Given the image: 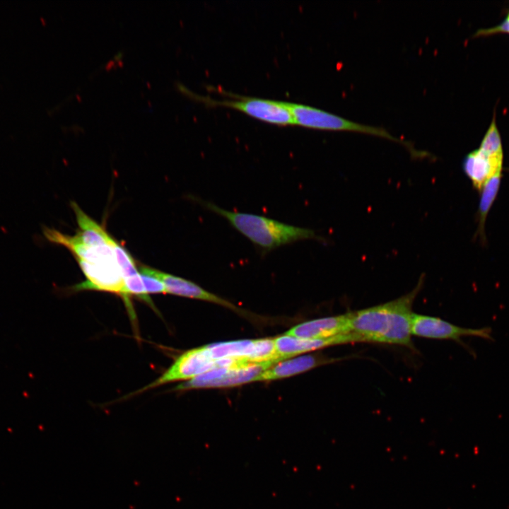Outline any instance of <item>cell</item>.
<instances>
[{
  "mask_svg": "<svg viewBox=\"0 0 509 509\" xmlns=\"http://www.w3.org/2000/svg\"><path fill=\"white\" fill-rule=\"evenodd\" d=\"M277 353L286 360L298 354L315 351L330 346L361 342L358 336L350 332L325 339H298L286 334L274 339Z\"/></svg>",
  "mask_w": 509,
  "mask_h": 509,
  "instance_id": "11",
  "label": "cell"
},
{
  "mask_svg": "<svg viewBox=\"0 0 509 509\" xmlns=\"http://www.w3.org/2000/svg\"><path fill=\"white\" fill-rule=\"evenodd\" d=\"M350 312L298 324L285 334L298 339H325L351 332Z\"/></svg>",
  "mask_w": 509,
  "mask_h": 509,
  "instance_id": "12",
  "label": "cell"
},
{
  "mask_svg": "<svg viewBox=\"0 0 509 509\" xmlns=\"http://www.w3.org/2000/svg\"><path fill=\"white\" fill-rule=\"evenodd\" d=\"M240 360H214L206 346L188 350L179 356L173 363L157 379L133 394L155 388L181 380H191L209 371L231 367Z\"/></svg>",
  "mask_w": 509,
  "mask_h": 509,
  "instance_id": "4",
  "label": "cell"
},
{
  "mask_svg": "<svg viewBox=\"0 0 509 509\" xmlns=\"http://www.w3.org/2000/svg\"><path fill=\"white\" fill-rule=\"evenodd\" d=\"M115 258L123 276H126L138 274L135 260L131 255L118 242L114 246Z\"/></svg>",
  "mask_w": 509,
  "mask_h": 509,
  "instance_id": "19",
  "label": "cell"
},
{
  "mask_svg": "<svg viewBox=\"0 0 509 509\" xmlns=\"http://www.w3.org/2000/svg\"><path fill=\"white\" fill-rule=\"evenodd\" d=\"M125 293L128 302L131 305L130 298L132 296L141 299L156 309L151 298L146 293L140 272L124 278Z\"/></svg>",
  "mask_w": 509,
  "mask_h": 509,
  "instance_id": "17",
  "label": "cell"
},
{
  "mask_svg": "<svg viewBox=\"0 0 509 509\" xmlns=\"http://www.w3.org/2000/svg\"><path fill=\"white\" fill-rule=\"evenodd\" d=\"M507 18H509V14H508V17H507Z\"/></svg>",
  "mask_w": 509,
  "mask_h": 509,
  "instance_id": "22",
  "label": "cell"
},
{
  "mask_svg": "<svg viewBox=\"0 0 509 509\" xmlns=\"http://www.w3.org/2000/svg\"><path fill=\"white\" fill-rule=\"evenodd\" d=\"M211 106H222L243 112L260 121L279 126L294 125L286 102L254 97L233 95L231 99H200Z\"/></svg>",
  "mask_w": 509,
  "mask_h": 509,
  "instance_id": "6",
  "label": "cell"
},
{
  "mask_svg": "<svg viewBox=\"0 0 509 509\" xmlns=\"http://www.w3.org/2000/svg\"><path fill=\"white\" fill-rule=\"evenodd\" d=\"M146 291L148 294H165L167 293L164 283L158 279L140 272Z\"/></svg>",
  "mask_w": 509,
  "mask_h": 509,
  "instance_id": "20",
  "label": "cell"
},
{
  "mask_svg": "<svg viewBox=\"0 0 509 509\" xmlns=\"http://www.w3.org/2000/svg\"><path fill=\"white\" fill-rule=\"evenodd\" d=\"M317 354L303 355L281 361L258 375L255 381H269L302 373L315 367L339 361Z\"/></svg>",
  "mask_w": 509,
  "mask_h": 509,
  "instance_id": "14",
  "label": "cell"
},
{
  "mask_svg": "<svg viewBox=\"0 0 509 509\" xmlns=\"http://www.w3.org/2000/svg\"><path fill=\"white\" fill-rule=\"evenodd\" d=\"M291 113L294 125L327 131H353L375 135L404 145L413 157H419L421 152L405 141L395 138L382 127L365 125L349 120L333 113L307 105L286 102Z\"/></svg>",
  "mask_w": 509,
  "mask_h": 509,
  "instance_id": "3",
  "label": "cell"
},
{
  "mask_svg": "<svg viewBox=\"0 0 509 509\" xmlns=\"http://www.w3.org/2000/svg\"><path fill=\"white\" fill-rule=\"evenodd\" d=\"M491 327L467 328L455 325L438 317L414 313L411 320V334L441 340H452L463 344L462 337H475L493 340Z\"/></svg>",
  "mask_w": 509,
  "mask_h": 509,
  "instance_id": "8",
  "label": "cell"
},
{
  "mask_svg": "<svg viewBox=\"0 0 509 509\" xmlns=\"http://www.w3.org/2000/svg\"><path fill=\"white\" fill-rule=\"evenodd\" d=\"M45 238L54 244L66 247L74 255L76 260L88 263H117L114 246L88 247L83 244L74 235L71 236L46 226L42 228Z\"/></svg>",
  "mask_w": 509,
  "mask_h": 509,
  "instance_id": "9",
  "label": "cell"
},
{
  "mask_svg": "<svg viewBox=\"0 0 509 509\" xmlns=\"http://www.w3.org/2000/svg\"><path fill=\"white\" fill-rule=\"evenodd\" d=\"M423 283L421 278L407 294L383 304L350 312L351 332L358 335L361 342L404 346L414 350L412 307Z\"/></svg>",
  "mask_w": 509,
  "mask_h": 509,
  "instance_id": "1",
  "label": "cell"
},
{
  "mask_svg": "<svg viewBox=\"0 0 509 509\" xmlns=\"http://www.w3.org/2000/svg\"><path fill=\"white\" fill-rule=\"evenodd\" d=\"M205 209L224 218L236 230L247 238L261 255L305 240H320L314 230L287 224L266 216L226 210L214 203L199 199Z\"/></svg>",
  "mask_w": 509,
  "mask_h": 509,
  "instance_id": "2",
  "label": "cell"
},
{
  "mask_svg": "<svg viewBox=\"0 0 509 509\" xmlns=\"http://www.w3.org/2000/svg\"><path fill=\"white\" fill-rule=\"evenodd\" d=\"M206 346L214 360H245L253 363L283 361L276 352L274 339L235 340Z\"/></svg>",
  "mask_w": 509,
  "mask_h": 509,
  "instance_id": "7",
  "label": "cell"
},
{
  "mask_svg": "<svg viewBox=\"0 0 509 509\" xmlns=\"http://www.w3.org/2000/svg\"><path fill=\"white\" fill-rule=\"evenodd\" d=\"M497 33H507L509 34V18H507L502 23L496 27L480 30L476 34L478 35H483Z\"/></svg>",
  "mask_w": 509,
  "mask_h": 509,
  "instance_id": "21",
  "label": "cell"
},
{
  "mask_svg": "<svg viewBox=\"0 0 509 509\" xmlns=\"http://www.w3.org/2000/svg\"><path fill=\"white\" fill-rule=\"evenodd\" d=\"M277 363L279 362L253 363L241 361L233 366L217 368L200 375L177 385L175 390L227 387L254 382L258 375Z\"/></svg>",
  "mask_w": 509,
  "mask_h": 509,
  "instance_id": "5",
  "label": "cell"
},
{
  "mask_svg": "<svg viewBox=\"0 0 509 509\" xmlns=\"http://www.w3.org/2000/svg\"><path fill=\"white\" fill-rule=\"evenodd\" d=\"M501 180V172L491 177L482 187L481 199L479 206V233H484L485 221L488 211L497 196Z\"/></svg>",
  "mask_w": 509,
  "mask_h": 509,
  "instance_id": "16",
  "label": "cell"
},
{
  "mask_svg": "<svg viewBox=\"0 0 509 509\" xmlns=\"http://www.w3.org/2000/svg\"><path fill=\"white\" fill-rule=\"evenodd\" d=\"M479 148L492 156H503L501 139L495 120L490 124Z\"/></svg>",
  "mask_w": 509,
  "mask_h": 509,
  "instance_id": "18",
  "label": "cell"
},
{
  "mask_svg": "<svg viewBox=\"0 0 509 509\" xmlns=\"http://www.w3.org/2000/svg\"><path fill=\"white\" fill-rule=\"evenodd\" d=\"M71 206L78 226L76 236L83 244L88 247H100L114 246L117 242L102 226L88 216L76 202L71 201Z\"/></svg>",
  "mask_w": 509,
  "mask_h": 509,
  "instance_id": "15",
  "label": "cell"
},
{
  "mask_svg": "<svg viewBox=\"0 0 509 509\" xmlns=\"http://www.w3.org/2000/svg\"><path fill=\"white\" fill-rule=\"evenodd\" d=\"M139 272L151 275L160 280L165 285L167 293L187 297L213 303L231 309H237L229 301L209 292L195 283L170 274L163 272L154 268L140 265Z\"/></svg>",
  "mask_w": 509,
  "mask_h": 509,
  "instance_id": "10",
  "label": "cell"
},
{
  "mask_svg": "<svg viewBox=\"0 0 509 509\" xmlns=\"http://www.w3.org/2000/svg\"><path fill=\"white\" fill-rule=\"evenodd\" d=\"M503 160V156L488 154L479 148L465 156L463 170L474 187L481 190L487 180L501 172Z\"/></svg>",
  "mask_w": 509,
  "mask_h": 509,
  "instance_id": "13",
  "label": "cell"
}]
</instances>
